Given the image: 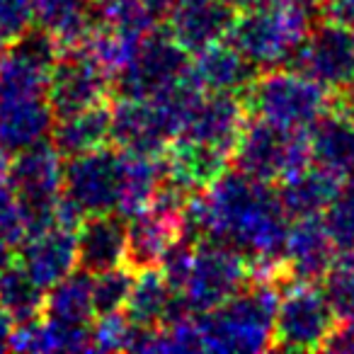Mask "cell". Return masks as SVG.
Wrapping results in <instances>:
<instances>
[{"instance_id": "cell-37", "label": "cell", "mask_w": 354, "mask_h": 354, "mask_svg": "<svg viewBox=\"0 0 354 354\" xmlns=\"http://www.w3.org/2000/svg\"><path fill=\"white\" fill-rule=\"evenodd\" d=\"M0 236L15 250L27 241V228L22 223L20 209H17L15 192L6 180H0Z\"/></svg>"}, {"instance_id": "cell-16", "label": "cell", "mask_w": 354, "mask_h": 354, "mask_svg": "<svg viewBox=\"0 0 354 354\" xmlns=\"http://www.w3.org/2000/svg\"><path fill=\"white\" fill-rule=\"evenodd\" d=\"M78 270L88 274L124 265L127 257V218L117 212L88 214L75 226Z\"/></svg>"}, {"instance_id": "cell-14", "label": "cell", "mask_w": 354, "mask_h": 354, "mask_svg": "<svg viewBox=\"0 0 354 354\" xmlns=\"http://www.w3.org/2000/svg\"><path fill=\"white\" fill-rule=\"evenodd\" d=\"M248 109L238 95L204 93L192 107L177 136L189 138L194 143L218 148L231 156L243 127L248 122Z\"/></svg>"}, {"instance_id": "cell-6", "label": "cell", "mask_w": 354, "mask_h": 354, "mask_svg": "<svg viewBox=\"0 0 354 354\" xmlns=\"http://www.w3.org/2000/svg\"><path fill=\"white\" fill-rule=\"evenodd\" d=\"M231 160L236 170L267 185H277L313 165L306 129H284L257 117H248Z\"/></svg>"}, {"instance_id": "cell-15", "label": "cell", "mask_w": 354, "mask_h": 354, "mask_svg": "<svg viewBox=\"0 0 354 354\" xmlns=\"http://www.w3.org/2000/svg\"><path fill=\"white\" fill-rule=\"evenodd\" d=\"M335 260H337V250L325 231L323 218H291L284 243V270L291 281L318 284Z\"/></svg>"}, {"instance_id": "cell-28", "label": "cell", "mask_w": 354, "mask_h": 354, "mask_svg": "<svg viewBox=\"0 0 354 354\" xmlns=\"http://www.w3.org/2000/svg\"><path fill=\"white\" fill-rule=\"evenodd\" d=\"M175 299L177 291L170 289L158 267L138 270L133 274L131 291L124 304V315L136 328H160L170 315Z\"/></svg>"}, {"instance_id": "cell-33", "label": "cell", "mask_w": 354, "mask_h": 354, "mask_svg": "<svg viewBox=\"0 0 354 354\" xmlns=\"http://www.w3.org/2000/svg\"><path fill=\"white\" fill-rule=\"evenodd\" d=\"M136 272L129 270L127 265L112 267V270L90 274V286H93V306L95 315H107L124 310V304L129 299V291L133 284Z\"/></svg>"}, {"instance_id": "cell-24", "label": "cell", "mask_w": 354, "mask_h": 354, "mask_svg": "<svg viewBox=\"0 0 354 354\" xmlns=\"http://www.w3.org/2000/svg\"><path fill=\"white\" fill-rule=\"evenodd\" d=\"M342 180L325 172L323 167H304L296 175L281 180L277 187V199L289 218L320 216L335 192L339 189Z\"/></svg>"}, {"instance_id": "cell-10", "label": "cell", "mask_w": 354, "mask_h": 354, "mask_svg": "<svg viewBox=\"0 0 354 354\" xmlns=\"http://www.w3.org/2000/svg\"><path fill=\"white\" fill-rule=\"evenodd\" d=\"M112 95V75L83 46H61L59 59L49 71L44 93L54 117L104 104Z\"/></svg>"}, {"instance_id": "cell-36", "label": "cell", "mask_w": 354, "mask_h": 354, "mask_svg": "<svg viewBox=\"0 0 354 354\" xmlns=\"http://www.w3.org/2000/svg\"><path fill=\"white\" fill-rule=\"evenodd\" d=\"M192 257H194V245L180 241L177 238L170 248L165 250V255L158 262V270H160L162 279L170 284L172 291H180L189 274V267H192Z\"/></svg>"}, {"instance_id": "cell-21", "label": "cell", "mask_w": 354, "mask_h": 354, "mask_svg": "<svg viewBox=\"0 0 354 354\" xmlns=\"http://www.w3.org/2000/svg\"><path fill=\"white\" fill-rule=\"evenodd\" d=\"M54 112L44 95L0 100V148L10 156L49 138Z\"/></svg>"}, {"instance_id": "cell-40", "label": "cell", "mask_w": 354, "mask_h": 354, "mask_svg": "<svg viewBox=\"0 0 354 354\" xmlns=\"http://www.w3.org/2000/svg\"><path fill=\"white\" fill-rule=\"evenodd\" d=\"M330 109L344 114V117L354 122V78L349 80V83H344L342 88L333 90V97H330Z\"/></svg>"}, {"instance_id": "cell-29", "label": "cell", "mask_w": 354, "mask_h": 354, "mask_svg": "<svg viewBox=\"0 0 354 354\" xmlns=\"http://www.w3.org/2000/svg\"><path fill=\"white\" fill-rule=\"evenodd\" d=\"M35 25L61 46L78 44L93 27V0H35Z\"/></svg>"}, {"instance_id": "cell-22", "label": "cell", "mask_w": 354, "mask_h": 354, "mask_svg": "<svg viewBox=\"0 0 354 354\" xmlns=\"http://www.w3.org/2000/svg\"><path fill=\"white\" fill-rule=\"evenodd\" d=\"M177 241V218L153 207L127 218V257L129 270H151L158 267L165 250Z\"/></svg>"}, {"instance_id": "cell-8", "label": "cell", "mask_w": 354, "mask_h": 354, "mask_svg": "<svg viewBox=\"0 0 354 354\" xmlns=\"http://www.w3.org/2000/svg\"><path fill=\"white\" fill-rule=\"evenodd\" d=\"M248 281H250V267L245 257L231 245L209 241L194 245L192 267L177 294L183 296L189 313L202 315L226 304Z\"/></svg>"}, {"instance_id": "cell-23", "label": "cell", "mask_w": 354, "mask_h": 354, "mask_svg": "<svg viewBox=\"0 0 354 354\" xmlns=\"http://www.w3.org/2000/svg\"><path fill=\"white\" fill-rule=\"evenodd\" d=\"M162 170L192 192H202L221 175L231 162V156L218 148L194 143L189 138L175 136L160 156Z\"/></svg>"}, {"instance_id": "cell-34", "label": "cell", "mask_w": 354, "mask_h": 354, "mask_svg": "<svg viewBox=\"0 0 354 354\" xmlns=\"http://www.w3.org/2000/svg\"><path fill=\"white\" fill-rule=\"evenodd\" d=\"M320 291L325 301L333 308L335 318H352L354 315V265L342 257L333 262L328 272L320 279Z\"/></svg>"}, {"instance_id": "cell-44", "label": "cell", "mask_w": 354, "mask_h": 354, "mask_svg": "<svg viewBox=\"0 0 354 354\" xmlns=\"http://www.w3.org/2000/svg\"><path fill=\"white\" fill-rule=\"evenodd\" d=\"M12 252H15V248L0 236V274L12 265Z\"/></svg>"}, {"instance_id": "cell-35", "label": "cell", "mask_w": 354, "mask_h": 354, "mask_svg": "<svg viewBox=\"0 0 354 354\" xmlns=\"http://www.w3.org/2000/svg\"><path fill=\"white\" fill-rule=\"evenodd\" d=\"M133 325L122 310L107 315H95L90 323V342L95 352H129Z\"/></svg>"}, {"instance_id": "cell-1", "label": "cell", "mask_w": 354, "mask_h": 354, "mask_svg": "<svg viewBox=\"0 0 354 354\" xmlns=\"http://www.w3.org/2000/svg\"><path fill=\"white\" fill-rule=\"evenodd\" d=\"M212 221V243H223L248 260L250 279L284 284V243L291 218L284 214L277 189L241 170H223L202 189Z\"/></svg>"}, {"instance_id": "cell-42", "label": "cell", "mask_w": 354, "mask_h": 354, "mask_svg": "<svg viewBox=\"0 0 354 354\" xmlns=\"http://www.w3.org/2000/svg\"><path fill=\"white\" fill-rule=\"evenodd\" d=\"M228 6L236 12H248V10H270V8H279L289 0H226Z\"/></svg>"}, {"instance_id": "cell-38", "label": "cell", "mask_w": 354, "mask_h": 354, "mask_svg": "<svg viewBox=\"0 0 354 354\" xmlns=\"http://www.w3.org/2000/svg\"><path fill=\"white\" fill-rule=\"evenodd\" d=\"M35 25V0H0V39L12 41Z\"/></svg>"}, {"instance_id": "cell-46", "label": "cell", "mask_w": 354, "mask_h": 354, "mask_svg": "<svg viewBox=\"0 0 354 354\" xmlns=\"http://www.w3.org/2000/svg\"><path fill=\"white\" fill-rule=\"evenodd\" d=\"M313 3H318V6L323 8V3H325V0H313Z\"/></svg>"}, {"instance_id": "cell-39", "label": "cell", "mask_w": 354, "mask_h": 354, "mask_svg": "<svg viewBox=\"0 0 354 354\" xmlns=\"http://www.w3.org/2000/svg\"><path fill=\"white\" fill-rule=\"evenodd\" d=\"M320 349H325V352L354 354V315L352 318L337 320Z\"/></svg>"}, {"instance_id": "cell-19", "label": "cell", "mask_w": 354, "mask_h": 354, "mask_svg": "<svg viewBox=\"0 0 354 354\" xmlns=\"http://www.w3.org/2000/svg\"><path fill=\"white\" fill-rule=\"evenodd\" d=\"M310 162L323 167L337 180H354V122L328 109L308 129Z\"/></svg>"}, {"instance_id": "cell-31", "label": "cell", "mask_w": 354, "mask_h": 354, "mask_svg": "<svg viewBox=\"0 0 354 354\" xmlns=\"http://www.w3.org/2000/svg\"><path fill=\"white\" fill-rule=\"evenodd\" d=\"M46 80H49V73L27 64L25 59L15 56L10 49L6 51V56L0 61V100L44 95Z\"/></svg>"}, {"instance_id": "cell-17", "label": "cell", "mask_w": 354, "mask_h": 354, "mask_svg": "<svg viewBox=\"0 0 354 354\" xmlns=\"http://www.w3.org/2000/svg\"><path fill=\"white\" fill-rule=\"evenodd\" d=\"M236 10L226 0H183L165 22V30L187 54L223 41L233 25Z\"/></svg>"}, {"instance_id": "cell-2", "label": "cell", "mask_w": 354, "mask_h": 354, "mask_svg": "<svg viewBox=\"0 0 354 354\" xmlns=\"http://www.w3.org/2000/svg\"><path fill=\"white\" fill-rule=\"evenodd\" d=\"M281 281L250 279L218 308L197 315L204 352H265L272 347Z\"/></svg>"}, {"instance_id": "cell-27", "label": "cell", "mask_w": 354, "mask_h": 354, "mask_svg": "<svg viewBox=\"0 0 354 354\" xmlns=\"http://www.w3.org/2000/svg\"><path fill=\"white\" fill-rule=\"evenodd\" d=\"M119 151V148H117ZM122 153L119 160V185L114 212L124 218L143 212L151 204V197L162 175L160 156H138V153Z\"/></svg>"}, {"instance_id": "cell-9", "label": "cell", "mask_w": 354, "mask_h": 354, "mask_svg": "<svg viewBox=\"0 0 354 354\" xmlns=\"http://www.w3.org/2000/svg\"><path fill=\"white\" fill-rule=\"evenodd\" d=\"M187 68L189 54L172 39L165 25H160L138 41L131 59L114 75L112 90L117 97L148 100L180 78Z\"/></svg>"}, {"instance_id": "cell-45", "label": "cell", "mask_w": 354, "mask_h": 354, "mask_svg": "<svg viewBox=\"0 0 354 354\" xmlns=\"http://www.w3.org/2000/svg\"><path fill=\"white\" fill-rule=\"evenodd\" d=\"M8 170H10V153L0 148V180H6Z\"/></svg>"}, {"instance_id": "cell-43", "label": "cell", "mask_w": 354, "mask_h": 354, "mask_svg": "<svg viewBox=\"0 0 354 354\" xmlns=\"http://www.w3.org/2000/svg\"><path fill=\"white\" fill-rule=\"evenodd\" d=\"M12 333H15V320L0 308V352H8V349H10Z\"/></svg>"}, {"instance_id": "cell-25", "label": "cell", "mask_w": 354, "mask_h": 354, "mask_svg": "<svg viewBox=\"0 0 354 354\" xmlns=\"http://www.w3.org/2000/svg\"><path fill=\"white\" fill-rule=\"evenodd\" d=\"M49 141L64 158H73L80 153L95 151L107 146L109 141V107L95 104V107L71 112L56 117L51 124Z\"/></svg>"}, {"instance_id": "cell-41", "label": "cell", "mask_w": 354, "mask_h": 354, "mask_svg": "<svg viewBox=\"0 0 354 354\" xmlns=\"http://www.w3.org/2000/svg\"><path fill=\"white\" fill-rule=\"evenodd\" d=\"M138 3H141L146 15L151 17L156 25H165L172 12H175V8L180 6L183 0H138Z\"/></svg>"}, {"instance_id": "cell-20", "label": "cell", "mask_w": 354, "mask_h": 354, "mask_svg": "<svg viewBox=\"0 0 354 354\" xmlns=\"http://www.w3.org/2000/svg\"><path fill=\"white\" fill-rule=\"evenodd\" d=\"M189 73L204 93H226L241 97L260 71L223 39L197 51L194 61H189Z\"/></svg>"}, {"instance_id": "cell-18", "label": "cell", "mask_w": 354, "mask_h": 354, "mask_svg": "<svg viewBox=\"0 0 354 354\" xmlns=\"http://www.w3.org/2000/svg\"><path fill=\"white\" fill-rule=\"evenodd\" d=\"M20 265L39 286L49 289L78 267L75 257V231L66 226H51L30 236L20 245Z\"/></svg>"}, {"instance_id": "cell-32", "label": "cell", "mask_w": 354, "mask_h": 354, "mask_svg": "<svg viewBox=\"0 0 354 354\" xmlns=\"http://www.w3.org/2000/svg\"><path fill=\"white\" fill-rule=\"evenodd\" d=\"M328 231L330 241H333L335 250L347 252L354 248V180H344L325 212L320 214Z\"/></svg>"}, {"instance_id": "cell-5", "label": "cell", "mask_w": 354, "mask_h": 354, "mask_svg": "<svg viewBox=\"0 0 354 354\" xmlns=\"http://www.w3.org/2000/svg\"><path fill=\"white\" fill-rule=\"evenodd\" d=\"M6 180L15 192L27 238L56 226L64 194V156L49 138L15 153Z\"/></svg>"}, {"instance_id": "cell-7", "label": "cell", "mask_w": 354, "mask_h": 354, "mask_svg": "<svg viewBox=\"0 0 354 354\" xmlns=\"http://www.w3.org/2000/svg\"><path fill=\"white\" fill-rule=\"evenodd\" d=\"M333 308L313 281L286 279L279 291L274 313L272 347L274 352H313L320 349L335 328Z\"/></svg>"}, {"instance_id": "cell-30", "label": "cell", "mask_w": 354, "mask_h": 354, "mask_svg": "<svg viewBox=\"0 0 354 354\" xmlns=\"http://www.w3.org/2000/svg\"><path fill=\"white\" fill-rule=\"evenodd\" d=\"M44 294H46L44 286L37 284L22 265L12 262L0 274V308L15 320V325L41 318Z\"/></svg>"}, {"instance_id": "cell-26", "label": "cell", "mask_w": 354, "mask_h": 354, "mask_svg": "<svg viewBox=\"0 0 354 354\" xmlns=\"http://www.w3.org/2000/svg\"><path fill=\"white\" fill-rule=\"evenodd\" d=\"M41 318L71 328H88L95 320L93 286L90 274L75 267L71 274L51 284L44 294V310Z\"/></svg>"}, {"instance_id": "cell-12", "label": "cell", "mask_w": 354, "mask_h": 354, "mask_svg": "<svg viewBox=\"0 0 354 354\" xmlns=\"http://www.w3.org/2000/svg\"><path fill=\"white\" fill-rule=\"evenodd\" d=\"M66 160L68 162H64V185H61L64 202L73 207L80 216L114 212L122 153L117 148L100 146Z\"/></svg>"}, {"instance_id": "cell-13", "label": "cell", "mask_w": 354, "mask_h": 354, "mask_svg": "<svg viewBox=\"0 0 354 354\" xmlns=\"http://www.w3.org/2000/svg\"><path fill=\"white\" fill-rule=\"evenodd\" d=\"M175 133L167 129L151 100L117 97L109 109V141L124 153L162 156Z\"/></svg>"}, {"instance_id": "cell-3", "label": "cell", "mask_w": 354, "mask_h": 354, "mask_svg": "<svg viewBox=\"0 0 354 354\" xmlns=\"http://www.w3.org/2000/svg\"><path fill=\"white\" fill-rule=\"evenodd\" d=\"M320 17L323 8L313 0H289L270 10L236 12L226 41L257 71L279 68L289 66L296 46Z\"/></svg>"}, {"instance_id": "cell-4", "label": "cell", "mask_w": 354, "mask_h": 354, "mask_svg": "<svg viewBox=\"0 0 354 354\" xmlns=\"http://www.w3.org/2000/svg\"><path fill=\"white\" fill-rule=\"evenodd\" d=\"M248 114L284 129H308L330 109L328 90L294 68H267L241 95Z\"/></svg>"}, {"instance_id": "cell-11", "label": "cell", "mask_w": 354, "mask_h": 354, "mask_svg": "<svg viewBox=\"0 0 354 354\" xmlns=\"http://www.w3.org/2000/svg\"><path fill=\"white\" fill-rule=\"evenodd\" d=\"M289 64L333 93L354 78V32L320 17L296 46Z\"/></svg>"}]
</instances>
